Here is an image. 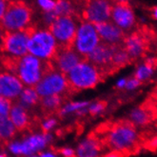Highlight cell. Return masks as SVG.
Segmentation results:
<instances>
[{
  "label": "cell",
  "instance_id": "6da1fadb",
  "mask_svg": "<svg viewBox=\"0 0 157 157\" xmlns=\"http://www.w3.org/2000/svg\"><path fill=\"white\" fill-rule=\"evenodd\" d=\"M0 65L27 87H33L46 73L56 69L52 60L41 59L30 53L25 55L0 53Z\"/></svg>",
  "mask_w": 157,
  "mask_h": 157
},
{
  "label": "cell",
  "instance_id": "7a4b0ae2",
  "mask_svg": "<svg viewBox=\"0 0 157 157\" xmlns=\"http://www.w3.org/2000/svg\"><path fill=\"white\" fill-rule=\"evenodd\" d=\"M94 132L100 137L106 149L115 151L124 156L133 153L141 142L138 128L128 121L103 124Z\"/></svg>",
  "mask_w": 157,
  "mask_h": 157
},
{
  "label": "cell",
  "instance_id": "3957f363",
  "mask_svg": "<svg viewBox=\"0 0 157 157\" xmlns=\"http://www.w3.org/2000/svg\"><path fill=\"white\" fill-rule=\"evenodd\" d=\"M65 77L71 92L75 95L83 90L95 88L106 76L98 67L86 60L72 68Z\"/></svg>",
  "mask_w": 157,
  "mask_h": 157
},
{
  "label": "cell",
  "instance_id": "277c9868",
  "mask_svg": "<svg viewBox=\"0 0 157 157\" xmlns=\"http://www.w3.org/2000/svg\"><path fill=\"white\" fill-rule=\"evenodd\" d=\"M80 16L79 13L75 15L56 16L49 24L48 31L52 34L59 50L75 49V39L78 30Z\"/></svg>",
  "mask_w": 157,
  "mask_h": 157
},
{
  "label": "cell",
  "instance_id": "5b68a950",
  "mask_svg": "<svg viewBox=\"0 0 157 157\" xmlns=\"http://www.w3.org/2000/svg\"><path fill=\"white\" fill-rule=\"evenodd\" d=\"M33 14V9L24 0H9L0 22V30L20 31L31 23Z\"/></svg>",
  "mask_w": 157,
  "mask_h": 157
},
{
  "label": "cell",
  "instance_id": "8992f818",
  "mask_svg": "<svg viewBox=\"0 0 157 157\" xmlns=\"http://www.w3.org/2000/svg\"><path fill=\"white\" fill-rule=\"evenodd\" d=\"M36 32V26L31 23L20 31H3L0 42V52L12 55L27 54L28 42Z\"/></svg>",
  "mask_w": 157,
  "mask_h": 157
},
{
  "label": "cell",
  "instance_id": "52a82bcc",
  "mask_svg": "<svg viewBox=\"0 0 157 157\" xmlns=\"http://www.w3.org/2000/svg\"><path fill=\"white\" fill-rule=\"evenodd\" d=\"M33 88L40 97L53 94H63L69 98L73 96L69 89L65 75H63L57 69L46 73Z\"/></svg>",
  "mask_w": 157,
  "mask_h": 157
},
{
  "label": "cell",
  "instance_id": "ba28073f",
  "mask_svg": "<svg viewBox=\"0 0 157 157\" xmlns=\"http://www.w3.org/2000/svg\"><path fill=\"white\" fill-rule=\"evenodd\" d=\"M56 52V41L48 30L37 31L28 42V53L41 59L52 60Z\"/></svg>",
  "mask_w": 157,
  "mask_h": 157
},
{
  "label": "cell",
  "instance_id": "9c48e42d",
  "mask_svg": "<svg viewBox=\"0 0 157 157\" xmlns=\"http://www.w3.org/2000/svg\"><path fill=\"white\" fill-rule=\"evenodd\" d=\"M113 4L112 0H82L79 16L91 24L110 20Z\"/></svg>",
  "mask_w": 157,
  "mask_h": 157
},
{
  "label": "cell",
  "instance_id": "30bf717a",
  "mask_svg": "<svg viewBox=\"0 0 157 157\" xmlns=\"http://www.w3.org/2000/svg\"><path fill=\"white\" fill-rule=\"evenodd\" d=\"M101 42L94 26L91 23L79 19L75 49L81 54L87 55Z\"/></svg>",
  "mask_w": 157,
  "mask_h": 157
},
{
  "label": "cell",
  "instance_id": "8fae6325",
  "mask_svg": "<svg viewBox=\"0 0 157 157\" xmlns=\"http://www.w3.org/2000/svg\"><path fill=\"white\" fill-rule=\"evenodd\" d=\"M9 118L11 119L16 131L19 132H33L34 128L41 127V119L36 114H30L29 110L17 102L12 104Z\"/></svg>",
  "mask_w": 157,
  "mask_h": 157
},
{
  "label": "cell",
  "instance_id": "7c38bea8",
  "mask_svg": "<svg viewBox=\"0 0 157 157\" xmlns=\"http://www.w3.org/2000/svg\"><path fill=\"white\" fill-rule=\"evenodd\" d=\"M122 45V44H121ZM120 45H113L101 41L96 47L92 50L88 55L87 59L94 65L98 67L105 76L113 73L112 67V59L113 53Z\"/></svg>",
  "mask_w": 157,
  "mask_h": 157
},
{
  "label": "cell",
  "instance_id": "4fadbf2b",
  "mask_svg": "<svg viewBox=\"0 0 157 157\" xmlns=\"http://www.w3.org/2000/svg\"><path fill=\"white\" fill-rule=\"evenodd\" d=\"M110 20L125 33L132 31L136 25L135 13L128 2L113 4Z\"/></svg>",
  "mask_w": 157,
  "mask_h": 157
},
{
  "label": "cell",
  "instance_id": "5bb4252c",
  "mask_svg": "<svg viewBox=\"0 0 157 157\" xmlns=\"http://www.w3.org/2000/svg\"><path fill=\"white\" fill-rule=\"evenodd\" d=\"M87 56L79 53L75 49L70 50H59L57 49V52L52 59L56 69L62 72L63 75L68 73L72 68L80 64L83 61H86Z\"/></svg>",
  "mask_w": 157,
  "mask_h": 157
},
{
  "label": "cell",
  "instance_id": "9a60e30c",
  "mask_svg": "<svg viewBox=\"0 0 157 157\" xmlns=\"http://www.w3.org/2000/svg\"><path fill=\"white\" fill-rule=\"evenodd\" d=\"M25 88L23 83L0 65V95L16 99Z\"/></svg>",
  "mask_w": 157,
  "mask_h": 157
},
{
  "label": "cell",
  "instance_id": "2e32d148",
  "mask_svg": "<svg viewBox=\"0 0 157 157\" xmlns=\"http://www.w3.org/2000/svg\"><path fill=\"white\" fill-rule=\"evenodd\" d=\"M99 35L100 40L113 45H121L126 37L125 32L116 26L112 20L92 24Z\"/></svg>",
  "mask_w": 157,
  "mask_h": 157
},
{
  "label": "cell",
  "instance_id": "e0dca14e",
  "mask_svg": "<svg viewBox=\"0 0 157 157\" xmlns=\"http://www.w3.org/2000/svg\"><path fill=\"white\" fill-rule=\"evenodd\" d=\"M105 146L94 132H91L87 138L82 141L75 151L76 157H100L105 151Z\"/></svg>",
  "mask_w": 157,
  "mask_h": 157
},
{
  "label": "cell",
  "instance_id": "ac0fdd59",
  "mask_svg": "<svg viewBox=\"0 0 157 157\" xmlns=\"http://www.w3.org/2000/svg\"><path fill=\"white\" fill-rule=\"evenodd\" d=\"M71 99L63 94H53L49 96L40 97L39 108L40 112L45 119L52 117V115L57 114L59 110L62 109V106L67 101Z\"/></svg>",
  "mask_w": 157,
  "mask_h": 157
},
{
  "label": "cell",
  "instance_id": "d6986e66",
  "mask_svg": "<svg viewBox=\"0 0 157 157\" xmlns=\"http://www.w3.org/2000/svg\"><path fill=\"white\" fill-rule=\"evenodd\" d=\"M154 109L147 106H138L132 109L128 116V121L136 128L149 126L154 118Z\"/></svg>",
  "mask_w": 157,
  "mask_h": 157
},
{
  "label": "cell",
  "instance_id": "ffe728a7",
  "mask_svg": "<svg viewBox=\"0 0 157 157\" xmlns=\"http://www.w3.org/2000/svg\"><path fill=\"white\" fill-rule=\"evenodd\" d=\"M123 47L130 55L131 59H137L142 57L146 51V42L142 35L132 33L126 36L123 41Z\"/></svg>",
  "mask_w": 157,
  "mask_h": 157
},
{
  "label": "cell",
  "instance_id": "44dd1931",
  "mask_svg": "<svg viewBox=\"0 0 157 157\" xmlns=\"http://www.w3.org/2000/svg\"><path fill=\"white\" fill-rule=\"evenodd\" d=\"M52 139L49 133L47 134H35L31 136L30 138L21 144L22 154H32L34 151H38L44 147Z\"/></svg>",
  "mask_w": 157,
  "mask_h": 157
},
{
  "label": "cell",
  "instance_id": "7402d4cb",
  "mask_svg": "<svg viewBox=\"0 0 157 157\" xmlns=\"http://www.w3.org/2000/svg\"><path fill=\"white\" fill-rule=\"evenodd\" d=\"M39 101L40 96L37 94L33 87H25L19 96L15 99V102L28 110H31L39 106Z\"/></svg>",
  "mask_w": 157,
  "mask_h": 157
},
{
  "label": "cell",
  "instance_id": "603a6c76",
  "mask_svg": "<svg viewBox=\"0 0 157 157\" xmlns=\"http://www.w3.org/2000/svg\"><path fill=\"white\" fill-rule=\"evenodd\" d=\"M17 131L10 118L0 120V149L10 145Z\"/></svg>",
  "mask_w": 157,
  "mask_h": 157
},
{
  "label": "cell",
  "instance_id": "cb8c5ba5",
  "mask_svg": "<svg viewBox=\"0 0 157 157\" xmlns=\"http://www.w3.org/2000/svg\"><path fill=\"white\" fill-rule=\"evenodd\" d=\"M156 66H157L156 59L147 58L137 66L133 76L136 79L139 80L141 83L146 82L147 80H150L153 76Z\"/></svg>",
  "mask_w": 157,
  "mask_h": 157
},
{
  "label": "cell",
  "instance_id": "d4e9b609",
  "mask_svg": "<svg viewBox=\"0 0 157 157\" xmlns=\"http://www.w3.org/2000/svg\"><path fill=\"white\" fill-rule=\"evenodd\" d=\"M131 61H132V59L130 57V55H128V52H126V50L124 49L123 44L118 46V48L116 49V51L113 53L112 64H110L113 72L127 66Z\"/></svg>",
  "mask_w": 157,
  "mask_h": 157
},
{
  "label": "cell",
  "instance_id": "484cf974",
  "mask_svg": "<svg viewBox=\"0 0 157 157\" xmlns=\"http://www.w3.org/2000/svg\"><path fill=\"white\" fill-rule=\"evenodd\" d=\"M52 13L56 16L75 15L76 13L71 1H69V0H56Z\"/></svg>",
  "mask_w": 157,
  "mask_h": 157
},
{
  "label": "cell",
  "instance_id": "4316f807",
  "mask_svg": "<svg viewBox=\"0 0 157 157\" xmlns=\"http://www.w3.org/2000/svg\"><path fill=\"white\" fill-rule=\"evenodd\" d=\"M107 108V102L103 100H99L96 101V102L92 103L91 105H90V107L88 108L87 112L90 113V116H96L100 113H102L104 110Z\"/></svg>",
  "mask_w": 157,
  "mask_h": 157
},
{
  "label": "cell",
  "instance_id": "83f0119b",
  "mask_svg": "<svg viewBox=\"0 0 157 157\" xmlns=\"http://www.w3.org/2000/svg\"><path fill=\"white\" fill-rule=\"evenodd\" d=\"M141 84H142V83L138 79H136L134 76L131 77V78H127V83H126L125 90H127L128 91L135 90L141 86Z\"/></svg>",
  "mask_w": 157,
  "mask_h": 157
},
{
  "label": "cell",
  "instance_id": "f1b7e54d",
  "mask_svg": "<svg viewBox=\"0 0 157 157\" xmlns=\"http://www.w3.org/2000/svg\"><path fill=\"white\" fill-rule=\"evenodd\" d=\"M52 151L56 154H61L63 157H76L75 151L68 147H59V149L52 147Z\"/></svg>",
  "mask_w": 157,
  "mask_h": 157
},
{
  "label": "cell",
  "instance_id": "f546056e",
  "mask_svg": "<svg viewBox=\"0 0 157 157\" xmlns=\"http://www.w3.org/2000/svg\"><path fill=\"white\" fill-rule=\"evenodd\" d=\"M55 124H56V120L54 118H52V117L47 118V120H46L43 124H41V127H40L43 131V133L44 134L49 133V132L55 126Z\"/></svg>",
  "mask_w": 157,
  "mask_h": 157
},
{
  "label": "cell",
  "instance_id": "4dcf8cb0",
  "mask_svg": "<svg viewBox=\"0 0 157 157\" xmlns=\"http://www.w3.org/2000/svg\"><path fill=\"white\" fill-rule=\"evenodd\" d=\"M38 2L43 10H45L47 13L53 11L54 6H55V2L53 0H38Z\"/></svg>",
  "mask_w": 157,
  "mask_h": 157
},
{
  "label": "cell",
  "instance_id": "1f68e13d",
  "mask_svg": "<svg viewBox=\"0 0 157 157\" xmlns=\"http://www.w3.org/2000/svg\"><path fill=\"white\" fill-rule=\"evenodd\" d=\"M146 146L147 149L151 151H156L157 150V134L151 137L149 140L146 142Z\"/></svg>",
  "mask_w": 157,
  "mask_h": 157
},
{
  "label": "cell",
  "instance_id": "d6a6232c",
  "mask_svg": "<svg viewBox=\"0 0 157 157\" xmlns=\"http://www.w3.org/2000/svg\"><path fill=\"white\" fill-rule=\"evenodd\" d=\"M9 0H0V22L2 20V17L4 15L5 10H6V7L8 4Z\"/></svg>",
  "mask_w": 157,
  "mask_h": 157
},
{
  "label": "cell",
  "instance_id": "836d02e7",
  "mask_svg": "<svg viewBox=\"0 0 157 157\" xmlns=\"http://www.w3.org/2000/svg\"><path fill=\"white\" fill-rule=\"evenodd\" d=\"M126 83H127V78H125V77L120 78V79L117 80L115 87H116V89H118V90H125Z\"/></svg>",
  "mask_w": 157,
  "mask_h": 157
},
{
  "label": "cell",
  "instance_id": "e575fe53",
  "mask_svg": "<svg viewBox=\"0 0 157 157\" xmlns=\"http://www.w3.org/2000/svg\"><path fill=\"white\" fill-rule=\"evenodd\" d=\"M153 104H154V112L157 113V88L154 91V94H153Z\"/></svg>",
  "mask_w": 157,
  "mask_h": 157
},
{
  "label": "cell",
  "instance_id": "d590c367",
  "mask_svg": "<svg viewBox=\"0 0 157 157\" xmlns=\"http://www.w3.org/2000/svg\"><path fill=\"white\" fill-rule=\"evenodd\" d=\"M39 157H56V155L52 154V153H42V152H39Z\"/></svg>",
  "mask_w": 157,
  "mask_h": 157
},
{
  "label": "cell",
  "instance_id": "8d00e7d4",
  "mask_svg": "<svg viewBox=\"0 0 157 157\" xmlns=\"http://www.w3.org/2000/svg\"><path fill=\"white\" fill-rule=\"evenodd\" d=\"M151 16L157 21V6L152 9V11H151Z\"/></svg>",
  "mask_w": 157,
  "mask_h": 157
},
{
  "label": "cell",
  "instance_id": "74e56055",
  "mask_svg": "<svg viewBox=\"0 0 157 157\" xmlns=\"http://www.w3.org/2000/svg\"><path fill=\"white\" fill-rule=\"evenodd\" d=\"M113 3H123V2H128V0H112Z\"/></svg>",
  "mask_w": 157,
  "mask_h": 157
},
{
  "label": "cell",
  "instance_id": "f35d334b",
  "mask_svg": "<svg viewBox=\"0 0 157 157\" xmlns=\"http://www.w3.org/2000/svg\"><path fill=\"white\" fill-rule=\"evenodd\" d=\"M76 4H81V2H82V0H73Z\"/></svg>",
  "mask_w": 157,
  "mask_h": 157
},
{
  "label": "cell",
  "instance_id": "ab89813d",
  "mask_svg": "<svg viewBox=\"0 0 157 157\" xmlns=\"http://www.w3.org/2000/svg\"><path fill=\"white\" fill-rule=\"evenodd\" d=\"M0 157H7V155L4 154V153H1V154H0Z\"/></svg>",
  "mask_w": 157,
  "mask_h": 157
},
{
  "label": "cell",
  "instance_id": "60d3db41",
  "mask_svg": "<svg viewBox=\"0 0 157 157\" xmlns=\"http://www.w3.org/2000/svg\"><path fill=\"white\" fill-rule=\"evenodd\" d=\"M155 128H156V132H157V123H156V125H155Z\"/></svg>",
  "mask_w": 157,
  "mask_h": 157
},
{
  "label": "cell",
  "instance_id": "b9f144b4",
  "mask_svg": "<svg viewBox=\"0 0 157 157\" xmlns=\"http://www.w3.org/2000/svg\"><path fill=\"white\" fill-rule=\"evenodd\" d=\"M100 157H104V156H103V154H102V155H101V156H100Z\"/></svg>",
  "mask_w": 157,
  "mask_h": 157
},
{
  "label": "cell",
  "instance_id": "7bdbcfd3",
  "mask_svg": "<svg viewBox=\"0 0 157 157\" xmlns=\"http://www.w3.org/2000/svg\"><path fill=\"white\" fill-rule=\"evenodd\" d=\"M32 157H37V156H32Z\"/></svg>",
  "mask_w": 157,
  "mask_h": 157
}]
</instances>
